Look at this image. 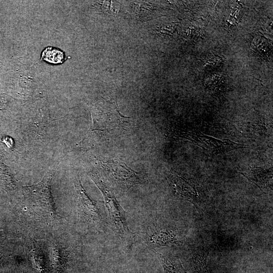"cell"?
<instances>
[{
  "instance_id": "obj_1",
  "label": "cell",
  "mask_w": 273,
  "mask_h": 273,
  "mask_svg": "<svg viewBox=\"0 0 273 273\" xmlns=\"http://www.w3.org/2000/svg\"><path fill=\"white\" fill-rule=\"evenodd\" d=\"M90 177L103 195L113 230L120 238L125 240H132L133 234L128 226L125 211L116 199L113 191L98 175L92 174Z\"/></svg>"
},
{
  "instance_id": "obj_2",
  "label": "cell",
  "mask_w": 273,
  "mask_h": 273,
  "mask_svg": "<svg viewBox=\"0 0 273 273\" xmlns=\"http://www.w3.org/2000/svg\"><path fill=\"white\" fill-rule=\"evenodd\" d=\"M98 162L107 177L120 188L129 189L142 183L141 175L122 162L103 157Z\"/></svg>"
},
{
  "instance_id": "obj_3",
  "label": "cell",
  "mask_w": 273,
  "mask_h": 273,
  "mask_svg": "<svg viewBox=\"0 0 273 273\" xmlns=\"http://www.w3.org/2000/svg\"><path fill=\"white\" fill-rule=\"evenodd\" d=\"M171 131L173 136L190 140L194 144L211 151L215 154L223 153L235 149L243 148V145L228 139L221 140L179 127H172Z\"/></svg>"
},
{
  "instance_id": "obj_4",
  "label": "cell",
  "mask_w": 273,
  "mask_h": 273,
  "mask_svg": "<svg viewBox=\"0 0 273 273\" xmlns=\"http://www.w3.org/2000/svg\"><path fill=\"white\" fill-rule=\"evenodd\" d=\"M103 108L95 116L93 129L110 133L126 130L129 124V117L120 113L115 103L107 101Z\"/></svg>"
},
{
  "instance_id": "obj_5",
  "label": "cell",
  "mask_w": 273,
  "mask_h": 273,
  "mask_svg": "<svg viewBox=\"0 0 273 273\" xmlns=\"http://www.w3.org/2000/svg\"><path fill=\"white\" fill-rule=\"evenodd\" d=\"M50 178L49 176L36 185L26 187V191L33 207L43 214L54 218L57 213L50 190Z\"/></svg>"
},
{
  "instance_id": "obj_6",
  "label": "cell",
  "mask_w": 273,
  "mask_h": 273,
  "mask_svg": "<svg viewBox=\"0 0 273 273\" xmlns=\"http://www.w3.org/2000/svg\"><path fill=\"white\" fill-rule=\"evenodd\" d=\"M169 180L173 192L177 197L190 201L195 205L199 203V191L193 182L179 176L172 169L169 173Z\"/></svg>"
},
{
  "instance_id": "obj_7",
  "label": "cell",
  "mask_w": 273,
  "mask_h": 273,
  "mask_svg": "<svg viewBox=\"0 0 273 273\" xmlns=\"http://www.w3.org/2000/svg\"><path fill=\"white\" fill-rule=\"evenodd\" d=\"M74 184L77 193L78 205L84 216L90 222L101 221L103 217L100 209L97 202L87 195L79 177H75Z\"/></svg>"
},
{
  "instance_id": "obj_8",
  "label": "cell",
  "mask_w": 273,
  "mask_h": 273,
  "mask_svg": "<svg viewBox=\"0 0 273 273\" xmlns=\"http://www.w3.org/2000/svg\"><path fill=\"white\" fill-rule=\"evenodd\" d=\"M242 174L257 185L260 189L268 188L272 189V170L254 167Z\"/></svg>"
},
{
  "instance_id": "obj_9",
  "label": "cell",
  "mask_w": 273,
  "mask_h": 273,
  "mask_svg": "<svg viewBox=\"0 0 273 273\" xmlns=\"http://www.w3.org/2000/svg\"><path fill=\"white\" fill-rule=\"evenodd\" d=\"M209 252L199 250L194 252L190 259V270L192 273H210L207 266Z\"/></svg>"
},
{
  "instance_id": "obj_10",
  "label": "cell",
  "mask_w": 273,
  "mask_h": 273,
  "mask_svg": "<svg viewBox=\"0 0 273 273\" xmlns=\"http://www.w3.org/2000/svg\"><path fill=\"white\" fill-rule=\"evenodd\" d=\"M149 241L153 247L168 246L170 244H178L175 235L172 232L166 230H160L149 236Z\"/></svg>"
},
{
  "instance_id": "obj_11",
  "label": "cell",
  "mask_w": 273,
  "mask_h": 273,
  "mask_svg": "<svg viewBox=\"0 0 273 273\" xmlns=\"http://www.w3.org/2000/svg\"><path fill=\"white\" fill-rule=\"evenodd\" d=\"M41 59L52 64H58L63 62L64 53L60 50L53 47H48L41 53Z\"/></svg>"
},
{
  "instance_id": "obj_12",
  "label": "cell",
  "mask_w": 273,
  "mask_h": 273,
  "mask_svg": "<svg viewBox=\"0 0 273 273\" xmlns=\"http://www.w3.org/2000/svg\"><path fill=\"white\" fill-rule=\"evenodd\" d=\"M161 261L164 273H183V267L179 263L169 259L162 254L156 252Z\"/></svg>"
}]
</instances>
